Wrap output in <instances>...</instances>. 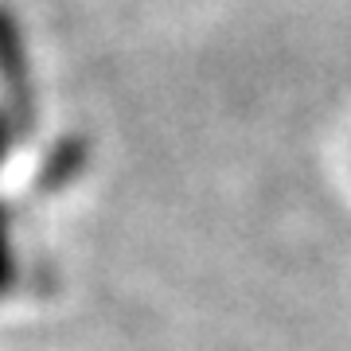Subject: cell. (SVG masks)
I'll return each mask as SVG.
<instances>
[{
  "label": "cell",
  "mask_w": 351,
  "mask_h": 351,
  "mask_svg": "<svg viewBox=\"0 0 351 351\" xmlns=\"http://www.w3.org/2000/svg\"><path fill=\"white\" fill-rule=\"evenodd\" d=\"M12 274V254H8V223L0 219V285Z\"/></svg>",
  "instance_id": "1"
}]
</instances>
